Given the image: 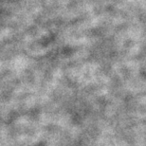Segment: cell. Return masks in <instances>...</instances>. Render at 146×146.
<instances>
[]
</instances>
